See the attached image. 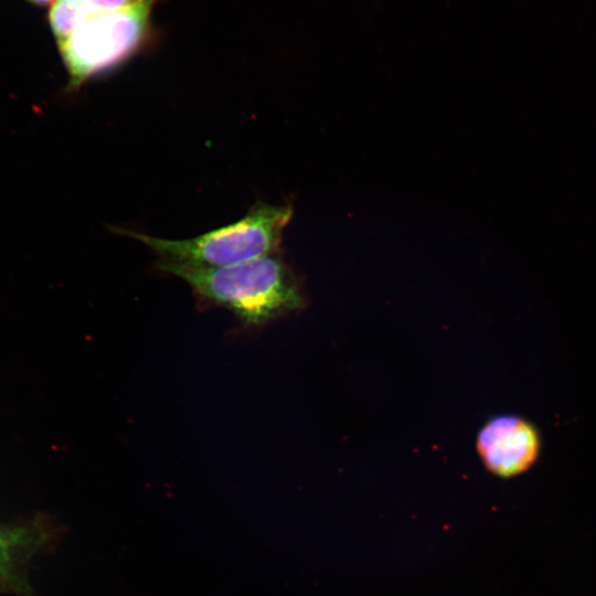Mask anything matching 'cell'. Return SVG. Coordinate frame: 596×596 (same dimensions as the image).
<instances>
[{"mask_svg":"<svg viewBox=\"0 0 596 596\" xmlns=\"http://www.w3.org/2000/svg\"><path fill=\"white\" fill-rule=\"evenodd\" d=\"M155 2L148 0L89 19L56 41L68 74V92L123 63L143 46Z\"/></svg>","mask_w":596,"mask_h":596,"instance_id":"3","label":"cell"},{"mask_svg":"<svg viewBox=\"0 0 596 596\" xmlns=\"http://www.w3.org/2000/svg\"><path fill=\"white\" fill-rule=\"evenodd\" d=\"M28 1H30L33 4H36V6H46V4H50V3H54L56 0H28Z\"/></svg>","mask_w":596,"mask_h":596,"instance_id":"7","label":"cell"},{"mask_svg":"<svg viewBox=\"0 0 596 596\" xmlns=\"http://www.w3.org/2000/svg\"><path fill=\"white\" fill-rule=\"evenodd\" d=\"M57 535V526L47 519L0 524V594L31 595L30 561L55 543Z\"/></svg>","mask_w":596,"mask_h":596,"instance_id":"5","label":"cell"},{"mask_svg":"<svg viewBox=\"0 0 596 596\" xmlns=\"http://www.w3.org/2000/svg\"><path fill=\"white\" fill-rule=\"evenodd\" d=\"M148 0H56L49 22L56 41L89 19L130 8Z\"/></svg>","mask_w":596,"mask_h":596,"instance_id":"6","label":"cell"},{"mask_svg":"<svg viewBox=\"0 0 596 596\" xmlns=\"http://www.w3.org/2000/svg\"><path fill=\"white\" fill-rule=\"evenodd\" d=\"M157 267L184 280L199 296L232 310L251 326L262 324L304 304L289 270L274 254L224 267L160 260Z\"/></svg>","mask_w":596,"mask_h":596,"instance_id":"1","label":"cell"},{"mask_svg":"<svg viewBox=\"0 0 596 596\" xmlns=\"http://www.w3.org/2000/svg\"><path fill=\"white\" fill-rule=\"evenodd\" d=\"M476 447L487 470L508 479L529 471L536 464L542 437L531 421L514 414H501L481 427Z\"/></svg>","mask_w":596,"mask_h":596,"instance_id":"4","label":"cell"},{"mask_svg":"<svg viewBox=\"0 0 596 596\" xmlns=\"http://www.w3.org/2000/svg\"><path fill=\"white\" fill-rule=\"evenodd\" d=\"M291 215L290 206L257 202L236 222L190 238L168 240L130 230L115 231L143 243L160 262L214 268L273 254Z\"/></svg>","mask_w":596,"mask_h":596,"instance_id":"2","label":"cell"}]
</instances>
